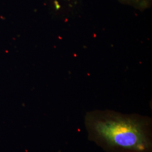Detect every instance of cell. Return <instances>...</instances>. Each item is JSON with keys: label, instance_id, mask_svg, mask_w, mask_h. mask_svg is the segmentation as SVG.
I'll return each instance as SVG.
<instances>
[{"label": "cell", "instance_id": "2", "mask_svg": "<svg viewBox=\"0 0 152 152\" xmlns=\"http://www.w3.org/2000/svg\"><path fill=\"white\" fill-rule=\"evenodd\" d=\"M121 2L132 6L140 10H144L149 7L152 0H118Z\"/></svg>", "mask_w": 152, "mask_h": 152}, {"label": "cell", "instance_id": "1", "mask_svg": "<svg viewBox=\"0 0 152 152\" xmlns=\"http://www.w3.org/2000/svg\"><path fill=\"white\" fill-rule=\"evenodd\" d=\"M88 138L107 152H152V120L112 110L88 112Z\"/></svg>", "mask_w": 152, "mask_h": 152}]
</instances>
